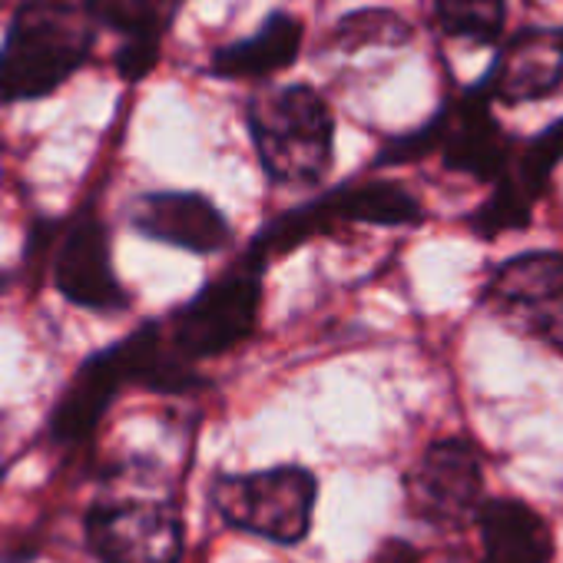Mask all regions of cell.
Masks as SVG:
<instances>
[{
	"label": "cell",
	"mask_w": 563,
	"mask_h": 563,
	"mask_svg": "<svg viewBox=\"0 0 563 563\" xmlns=\"http://www.w3.org/2000/svg\"><path fill=\"white\" fill-rule=\"evenodd\" d=\"M216 510L258 537L296 543L309 533L316 510V477L306 467H272L255 474H225L212 484Z\"/></svg>",
	"instance_id": "obj_4"
},
{
	"label": "cell",
	"mask_w": 563,
	"mask_h": 563,
	"mask_svg": "<svg viewBox=\"0 0 563 563\" xmlns=\"http://www.w3.org/2000/svg\"><path fill=\"white\" fill-rule=\"evenodd\" d=\"M97 21L77 0H24L0 47L4 103L60 90L93 54Z\"/></svg>",
	"instance_id": "obj_1"
},
{
	"label": "cell",
	"mask_w": 563,
	"mask_h": 563,
	"mask_svg": "<svg viewBox=\"0 0 563 563\" xmlns=\"http://www.w3.org/2000/svg\"><path fill=\"white\" fill-rule=\"evenodd\" d=\"M490 309L514 329L563 355V255L527 252L507 258L487 286Z\"/></svg>",
	"instance_id": "obj_5"
},
{
	"label": "cell",
	"mask_w": 563,
	"mask_h": 563,
	"mask_svg": "<svg viewBox=\"0 0 563 563\" xmlns=\"http://www.w3.org/2000/svg\"><path fill=\"white\" fill-rule=\"evenodd\" d=\"M560 80H563V34L527 31L504 51L484 87L487 93L507 103H520L553 93Z\"/></svg>",
	"instance_id": "obj_16"
},
{
	"label": "cell",
	"mask_w": 563,
	"mask_h": 563,
	"mask_svg": "<svg viewBox=\"0 0 563 563\" xmlns=\"http://www.w3.org/2000/svg\"><path fill=\"white\" fill-rule=\"evenodd\" d=\"M97 24L120 34L117 70L123 80L140 84L159 64V47L166 34L163 0H84Z\"/></svg>",
	"instance_id": "obj_17"
},
{
	"label": "cell",
	"mask_w": 563,
	"mask_h": 563,
	"mask_svg": "<svg viewBox=\"0 0 563 563\" xmlns=\"http://www.w3.org/2000/svg\"><path fill=\"white\" fill-rule=\"evenodd\" d=\"M487 97V87H477L461 103L434 117V150H441L444 166L474 179H497L510 159V143L490 117Z\"/></svg>",
	"instance_id": "obj_10"
},
{
	"label": "cell",
	"mask_w": 563,
	"mask_h": 563,
	"mask_svg": "<svg viewBox=\"0 0 563 563\" xmlns=\"http://www.w3.org/2000/svg\"><path fill=\"white\" fill-rule=\"evenodd\" d=\"M408 37H411L408 24L401 18H395L391 11H358V14H349L335 27V41L345 51H358V47H398Z\"/></svg>",
	"instance_id": "obj_19"
},
{
	"label": "cell",
	"mask_w": 563,
	"mask_h": 563,
	"mask_svg": "<svg viewBox=\"0 0 563 563\" xmlns=\"http://www.w3.org/2000/svg\"><path fill=\"white\" fill-rule=\"evenodd\" d=\"M8 286H11V278H8V275H4V272H0V292H4V289H8Z\"/></svg>",
	"instance_id": "obj_20"
},
{
	"label": "cell",
	"mask_w": 563,
	"mask_h": 563,
	"mask_svg": "<svg viewBox=\"0 0 563 563\" xmlns=\"http://www.w3.org/2000/svg\"><path fill=\"white\" fill-rule=\"evenodd\" d=\"M126 385H133V382H130L123 342L87 358L80 365L77 378L70 382V388L64 391L60 405L54 408V434L64 441L87 438L97 428V421L103 418V411L110 408V401Z\"/></svg>",
	"instance_id": "obj_14"
},
{
	"label": "cell",
	"mask_w": 563,
	"mask_h": 563,
	"mask_svg": "<svg viewBox=\"0 0 563 563\" xmlns=\"http://www.w3.org/2000/svg\"><path fill=\"white\" fill-rule=\"evenodd\" d=\"M299 232L306 239L329 232L339 222H365V225H411L421 219V202L398 183H345L335 186L292 212Z\"/></svg>",
	"instance_id": "obj_12"
},
{
	"label": "cell",
	"mask_w": 563,
	"mask_h": 563,
	"mask_svg": "<svg viewBox=\"0 0 563 563\" xmlns=\"http://www.w3.org/2000/svg\"><path fill=\"white\" fill-rule=\"evenodd\" d=\"M163 4H166V8H179V0H163Z\"/></svg>",
	"instance_id": "obj_21"
},
{
	"label": "cell",
	"mask_w": 563,
	"mask_h": 563,
	"mask_svg": "<svg viewBox=\"0 0 563 563\" xmlns=\"http://www.w3.org/2000/svg\"><path fill=\"white\" fill-rule=\"evenodd\" d=\"M262 265L242 255L166 322L159 319L166 342L183 362L196 365L202 358L225 355L255 332L262 309Z\"/></svg>",
	"instance_id": "obj_3"
},
{
	"label": "cell",
	"mask_w": 563,
	"mask_h": 563,
	"mask_svg": "<svg viewBox=\"0 0 563 563\" xmlns=\"http://www.w3.org/2000/svg\"><path fill=\"white\" fill-rule=\"evenodd\" d=\"M4 107H8V103H4V97H0V110H4Z\"/></svg>",
	"instance_id": "obj_22"
},
{
	"label": "cell",
	"mask_w": 563,
	"mask_h": 563,
	"mask_svg": "<svg viewBox=\"0 0 563 563\" xmlns=\"http://www.w3.org/2000/svg\"><path fill=\"white\" fill-rule=\"evenodd\" d=\"M249 130L268 183L312 189L329 176L335 156V117L325 97L309 84L258 93L249 103Z\"/></svg>",
	"instance_id": "obj_2"
},
{
	"label": "cell",
	"mask_w": 563,
	"mask_h": 563,
	"mask_svg": "<svg viewBox=\"0 0 563 563\" xmlns=\"http://www.w3.org/2000/svg\"><path fill=\"white\" fill-rule=\"evenodd\" d=\"M54 286L70 306L90 312H123L130 306V296L113 272L110 232L100 216L80 212L64 229L54 255Z\"/></svg>",
	"instance_id": "obj_7"
},
{
	"label": "cell",
	"mask_w": 563,
	"mask_h": 563,
	"mask_svg": "<svg viewBox=\"0 0 563 563\" xmlns=\"http://www.w3.org/2000/svg\"><path fill=\"white\" fill-rule=\"evenodd\" d=\"M434 18L451 37L494 44L504 27V0H434Z\"/></svg>",
	"instance_id": "obj_18"
},
{
	"label": "cell",
	"mask_w": 563,
	"mask_h": 563,
	"mask_svg": "<svg viewBox=\"0 0 563 563\" xmlns=\"http://www.w3.org/2000/svg\"><path fill=\"white\" fill-rule=\"evenodd\" d=\"M481 563H550L553 530L530 504L517 497L481 500L477 514Z\"/></svg>",
	"instance_id": "obj_13"
},
{
	"label": "cell",
	"mask_w": 563,
	"mask_h": 563,
	"mask_svg": "<svg viewBox=\"0 0 563 563\" xmlns=\"http://www.w3.org/2000/svg\"><path fill=\"white\" fill-rule=\"evenodd\" d=\"M133 229L153 242L212 255L232 242L225 216L199 192H146L133 206Z\"/></svg>",
	"instance_id": "obj_11"
},
{
	"label": "cell",
	"mask_w": 563,
	"mask_h": 563,
	"mask_svg": "<svg viewBox=\"0 0 563 563\" xmlns=\"http://www.w3.org/2000/svg\"><path fill=\"white\" fill-rule=\"evenodd\" d=\"M411 510L441 530H457L474 520L484 500V467L464 438L434 441L408 477Z\"/></svg>",
	"instance_id": "obj_6"
},
{
	"label": "cell",
	"mask_w": 563,
	"mask_h": 563,
	"mask_svg": "<svg viewBox=\"0 0 563 563\" xmlns=\"http://www.w3.org/2000/svg\"><path fill=\"white\" fill-rule=\"evenodd\" d=\"M560 159H563V120H556L530 143H523L517 159H507L504 173L497 176L494 196L471 216V225L481 235H497L527 225L530 206L543 192Z\"/></svg>",
	"instance_id": "obj_9"
},
{
	"label": "cell",
	"mask_w": 563,
	"mask_h": 563,
	"mask_svg": "<svg viewBox=\"0 0 563 563\" xmlns=\"http://www.w3.org/2000/svg\"><path fill=\"white\" fill-rule=\"evenodd\" d=\"M87 533L103 563H173L183 543L176 514L156 500L100 504Z\"/></svg>",
	"instance_id": "obj_8"
},
{
	"label": "cell",
	"mask_w": 563,
	"mask_h": 563,
	"mask_svg": "<svg viewBox=\"0 0 563 563\" xmlns=\"http://www.w3.org/2000/svg\"><path fill=\"white\" fill-rule=\"evenodd\" d=\"M306 27L299 18L278 11L268 14L245 41L219 47L209 60V74L219 80H268L299 60Z\"/></svg>",
	"instance_id": "obj_15"
}]
</instances>
